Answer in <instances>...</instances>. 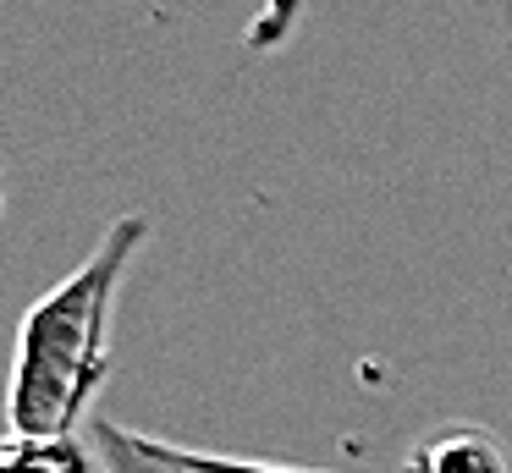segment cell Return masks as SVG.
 Wrapping results in <instances>:
<instances>
[{
    "label": "cell",
    "mask_w": 512,
    "mask_h": 473,
    "mask_svg": "<svg viewBox=\"0 0 512 473\" xmlns=\"http://www.w3.org/2000/svg\"><path fill=\"white\" fill-rule=\"evenodd\" d=\"M402 473H512V457H507V440L490 424L452 418V424L424 429L419 446L402 462Z\"/></svg>",
    "instance_id": "cell-2"
},
{
    "label": "cell",
    "mask_w": 512,
    "mask_h": 473,
    "mask_svg": "<svg viewBox=\"0 0 512 473\" xmlns=\"http://www.w3.org/2000/svg\"><path fill=\"white\" fill-rule=\"evenodd\" d=\"M100 451H89L78 435H12L0 473H94Z\"/></svg>",
    "instance_id": "cell-4"
},
{
    "label": "cell",
    "mask_w": 512,
    "mask_h": 473,
    "mask_svg": "<svg viewBox=\"0 0 512 473\" xmlns=\"http://www.w3.org/2000/svg\"><path fill=\"white\" fill-rule=\"evenodd\" d=\"M144 242L149 215L111 220L89 259L23 314L12 363V435H78L94 413L111 380V314Z\"/></svg>",
    "instance_id": "cell-1"
},
{
    "label": "cell",
    "mask_w": 512,
    "mask_h": 473,
    "mask_svg": "<svg viewBox=\"0 0 512 473\" xmlns=\"http://www.w3.org/2000/svg\"><path fill=\"white\" fill-rule=\"evenodd\" d=\"M177 451L199 473H320V468H281V462H243V457H221V451H188V446Z\"/></svg>",
    "instance_id": "cell-5"
},
{
    "label": "cell",
    "mask_w": 512,
    "mask_h": 473,
    "mask_svg": "<svg viewBox=\"0 0 512 473\" xmlns=\"http://www.w3.org/2000/svg\"><path fill=\"white\" fill-rule=\"evenodd\" d=\"M89 435H94V451H100V473H199L182 462V451L171 440L138 435L127 424H111V418H94Z\"/></svg>",
    "instance_id": "cell-3"
}]
</instances>
